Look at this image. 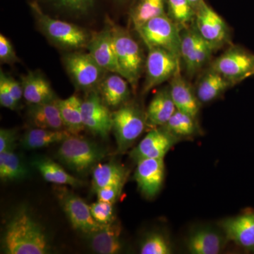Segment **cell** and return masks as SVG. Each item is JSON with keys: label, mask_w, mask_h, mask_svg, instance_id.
Instances as JSON below:
<instances>
[{"label": "cell", "mask_w": 254, "mask_h": 254, "mask_svg": "<svg viewBox=\"0 0 254 254\" xmlns=\"http://www.w3.org/2000/svg\"><path fill=\"white\" fill-rule=\"evenodd\" d=\"M61 195L62 205L75 230L88 235L106 226L93 218L90 205L79 196L69 191L63 192Z\"/></svg>", "instance_id": "9a60e30c"}, {"label": "cell", "mask_w": 254, "mask_h": 254, "mask_svg": "<svg viewBox=\"0 0 254 254\" xmlns=\"http://www.w3.org/2000/svg\"><path fill=\"white\" fill-rule=\"evenodd\" d=\"M125 184H115L105 187L96 192L98 200L108 202V203L115 204V202L118 200L119 197L121 195L122 191Z\"/></svg>", "instance_id": "74e56055"}, {"label": "cell", "mask_w": 254, "mask_h": 254, "mask_svg": "<svg viewBox=\"0 0 254 254\" xmlns=\"http://www.w3.org/2000/svg\"><path fill=\"white\" fill-rule=\"evenodd\" d=\"M113 203L98 200L90 205L93 218L100 225H108L115 222Z\"/></svg>", "instance_id": "e575fe53"}, {"label": "cell", "mask_w": 254, "mask_h": 254, "mask_svg": "<svg viewBox=\"0 0 254 254\" xmlns=\"http://www.w3.org/2000/svg\"><path fill=\"white\" fill-rule=\"evenodd\" d=\"M18 138V131L15 128L0 129V153L14 150Z\"/></svg>", "instance_id": "f35d334b"}, {"label": "cell", "mask_w": 254, "mask_h": 254, "mask_svg": "<svg viewBox=\"0 0 254 254\" xmlns=\"http://www.w3.org/2000/svg\"><path fill=\"white\" fill-rule=\"evenodd\" d=\"M81 113L85 128L103 139L108 138L113 130L112 112L97 90L88 92L82 101Z\"/></svg>", "instance_id": "7c38bea8"}, {"label": "cell", "mask_w": 254, "mask_h": 254, "mask_svg": "<svg viewBox=\"0 0 254 254\" xmlns=\"http://www.w3.org/2000/svg\"><path fill=\"white\" fill-rule=\"evenodd\" d=\"M113 131L119 153H125L147 127L145 113L138 105L127 103L112 112Z\"/></svg>", "instance_id": "5b68a950"}, {"label": "cell", "mask_w": 254, "mask_h": 254, "mask_svg": "<svg viewBox=\"0 0 254 254\" xmlns=\"http://www.w3.org/2000/svg\"><path fill=\"white\" fill-rule=\"evenodd\" d=\"M189 1L191 4V6H193L195 11L205 3V0H189Z\"/></svg>", "instance_id": "b9f144b4"}, {"label": "cell", "mask_w": 254, "mask_h": 254, "mask_svg": "<svg viewBox=\"0 0 254 254\" xmlns=\"http://www.w3.org/2000/svg\"><path fill=\"white\" fill-rule=\"evenodd\" d=\"M227 239L224 232L208 227H201L190 232L187 247L192 254H218L225 247Z\"/></svg>", "instance_id": "ac0fdd59"}, {"label": "cell", "mask_w": 254, "mask_h": 254, "mask_svg": "<svg viewBox=\"0 0 254 254\" xmlns=\"http://www.w3.org/2000/svg\"><path fill=\"white\" fill-rule=\"evenodd\" d=\"M31 165L39 172L46 181L50 183L73 187H79L83 185L81 180L68 174L61 165L49 158L35 157L31 160Z\"/></svg>", "instance_id": "484cf974"}, {"label": "cell", "mask_w": 254, "mask_h": 254, "mask_svg": "<svg viewBox=\"0 0 254 254\" xmlns=\"http://www.w3.org/2000/svg\"><path fill=\"white\" fill-rule=\"evenodd\" d=\"M120 74L126 78L136 91L138 81L144 68V55L138 42L127 30L117 26L110 20Z\"/></svg>", "instance_id": "277c9868"}, {"label": "cell", "mask_w": 254, "mask_h": 254, "mask_svg": "<svg viewBox=\"0 0 254 254\" xmlns=\"http://www.w3.org/2000/svg\"><path fill=\"white\" fill-rule=\"evenodd\" d=\"M168 15L180 28L190 26L195 19V11L189 0H166Z\"/></svg>", "instance_id": "d6a6232c"}, {"label": "cell", "mask_w": 254, "mask_h": 254, "mask_svg": "<svg viewBox=\"0 0 254 254\" xmlns=\"http://www.w3.org/2000/svg\"><path fill=\"white\" fill-rule=\"evenodd\" d=\"M118 1H120V2H125V1H127V0H118Z\"/></svg>", "instance_id": "7bdbcfd3"}, {"label": "cell", "mask_w": 254, "mask_h": 254, "mask_svg": "<svg viewBox=\"0 0 254 254\" xmlns=\"http://www.w3.org/2000/svg\"><path fill=\"white\" fill-rule=\"evenodd\" d=\"M180 35V60L187 74L192 77L210 61L214 50L200 36L193 23L181 28Z\"/></svg>", "instance_id": "ba28073f"}, {"label": "cell", "mask_w": 254, "mask_h": 254, "mask_svg": "<svg viewBox=\"0 0 254 254\" xmlns=\"http://www.w3.org/2000/svg\"><path fill=\"white\" fill-rule=\"evenodd\" d=\"M176 110L170 88H162L153 97L145 112L147 127L153 128L164 126Z\"/></svg>", "instance_id": "7402d4cb"}, {"label": "cell", "mask_w": 254, "mask_h": 254, "mask_svg": "<svg viewBox=\"0 0 254 254\" xmlns=\"http://www.w3.org/2000/svg\"><path fill=\"white\" fill-rule=\"evenodd\" d=\"M28 118L31 125L36 128L66 130L57 100L41 104L30 105Z\"/></svg>", "instance_id": "cb8c5ba5"}, {"label": "cell", "mask_w": 254, "mask_h": 254, "mask_svg": "<svg viewBox=\"0 0 254 254\" xmlns=\"http://www.w3.org/2000/svg\"><path fill=\"white\" fill-rule=\"evenodd\" d=\"M127 174V169L116 162L98 163L93 170L92 190L96 193L105 187L125 184Z\"/></svg>", "instance_id": "83f0119b"}, {"label": "cell", "mask_w": 254, "mask_h": 254, "mask_svg": "<svg viewBox=\"0 0 254 254\" xmlns=\"http://www.w3.org/2000/svg\"><path fill=\"white\" fill-rule=\"evenodd\" d=\"M136 31L147 48H163L180 60L181 28L168 14L152 18Z\"/></svg>", "instance_id": "8992f818"}, {"label": "cell", "mask_w": 254, "mask_h": 254, "mask_svg": "<svg viewBox=\"0 0 254 254\" xmlns=\"http://www.w3.org/2000/svg\"><path fill=\"white\" fill-rule=\"evenodd\" d=\"M120 236V228L113 222L98 231L88 234V240L95 253L115 254L120 253L124 248Z\"/></svg>", "instance_id": "d4e9b609"}, {"label": "cell", "mask_w": 254, "mask_h": 254, "mask_svg": "<svg viewBox=\"0 0 254 254\" xmlns=\"http://www.w3.org/2000/svg\"><path fill=\"white\" fill-rule=\"evenodd\" d=\"M23 98L29 105L41 104L58 99L48 79L39 71L21 76Z\"/></svg>", "instance_id": "44dd1931"}, {"label": "cell", "mask_w": 254, "mask_h": 254, "mask_svg": "<svg viewBox=\"0 0 254 254\" xmlns=\"http://www.w3.org/2000/svg\"><path fill=\"white\" fill-rule=\"evenodd\" d=\"M109 73L103 77L96 90L108 108H120L130 99L129 83L119 73Z\"/></svg>", "instance_id": "d6986e66"}, {"label": "cell", "mask_w": 254, "mask_h": 254, "mask_svg": "<svg viewBox=\"0 0 254 254\" xmlns=\"http://www.w3.org/2000/svg\"><path fill=\"white\" fill-rule=\"evenodd\" d=\"M0 74L2 75L4 77L5 82H6V86H7L8 89L12 95L13 98L16 101L19 103L21 100L23 98V88L21 83L16 81L12 76H9V74H6L4 71H1Z\"/></svg>", "instance_id": "60d3db41"}, {"label": "cell", "mask_w": 254, "mask_h": 254, "mask_svg": "<svg viewBox=\"0 0 254 254\" xmlns=\"http://www.w3.org/2000/svg\"><path fill=\"white\" fill-rule=\"evenodd\" d=\"M62 118L66 129L73 135H78L85 129L82 120V100L77 95H73L66 99H57Z\"/></svg>", "instance_id": "f1b7e54d"}, {"label": "cell", "mask_w": 254, "mask_h": 254, "mask_svg": "<svg viewBox=\"0 0 254 254\" xmlns=\"http://www.w3.org/2000/svg\"><path fill=\"white\" fill-rule=\"evenodd\" d=\"M233 84L211 67L200 76L195 88L200 103H208L221 96Z\"/></svg>", "instance_id": "603a6c76"}, {"label": "cell", "mask_w": 254, "mask_h": 254, "mask_svg": "<svg viewBox=\"0 0 254 254\" xmlns=\"http://www.w3.org/2000/svg\"><path fill=\"white\" fill-rule=\"evenodd\" d=\"M57 156L71 171L84 175L107 156V150L95 142L71 135L60 143Z\"/></svg>", "instance_id": "7a4b0ae2"}, {"label": "cell", "mask_w": 254, "mask_h": 254, "mask_svg": "<svg viewBox=\"0 0 254 254\" xmlns=\"http://www.w3.org/2000/svg\"><path fill=\"white\" fill-rule=\"evenodd\" d=\"M108 24L103 31L91 36L86 48L95 62L106 72L120 74L113 31L110 20Z\"/></svg>", "instance_id": "5bb4252c"}, {"label": "cell", "mask_w": 254, "mask_h": 254, "mask_svg": "<svg viewBox=\"0 0 254 254\" xmlns=\"http://www.w3.org/2000/svg\"><path fill=\"white\" fill-rule=\"evenodd\" d=\"M135 181L142 193L148 198L158 194L165 179L164 158L143 159L136 163Z\"/></svg>", "instance_id": "2e32d148"}, {"label": "cell", "mask_w": 254, "mask_h": 254, "mask_svg": "<svg viewBox=\"0 0 254 254\" xmlns=\"http://www.w3.org/2000/svg\"><path fill=\"white\" fill-rule=\"evenodd\" d=\"M18 103L10 93L2 75L0 74V104L7 109L16 110L18 109Z\"/></svg>", "instance_id": "ab89813d"}, {"label": "cell", "mask_w": 254, "mask_h": 254, "mask_svg": "<svg viewBox=\"0 0 254 254\" xmlns=\"http://www.w3.org/2000/svg\"><path fill=\"white\" fill-rule=\"evenodd\" d=\"M180 139L163 126L155 127L130 151V158L136 163L143 159L164 158Z\"/></svg>", "instance_id": "4fadbf2b"}, {"label": "cell", "mask_w": 254, "mask_h": 254, "mask_svg": "<svg viewBox=\"0 0 254 254\" xmlns=\"http://www.w3.org/2000/svg\"><path fill=\"white\" fill-rule=\"evenodd\" d=\"M0 61L8 64H13L20 61L11 41L2 34L0 35Z\"/></svg>", "instance_id": "8d00e7d4"}, {"label": "cell", "mask_w": 254, "mask_h": 254, "mask_svg": "<svg viewBox=\"0 0 254 254\" xmlns=\"http://www.w3.org/2000/svg\"><path fill=\"white\" fill-rule=\"evenodd\" d=\"M170 80L169 88L177 110L196 118L201 103L197 98L194 88L182 76L180 71Z\"/></svg>", "instance_id": "ffe728a7"}, {"label": "cell", "mask_w": 254, "mask_h": 254, "mask_svg": "<svg viewBox=\"0 0 254 254\" xmlns=\"http://www.w3.org/2000/svg\"><path fill=\"white\" fill-rule=\"evenodd\" d=\"M31 7L40 29L56 46L71 50L87 48L92 36L86 29L50 17L36 1L31 3Z\"/></svg>", "instance_id": "3957f363"}, {"label": "cell", "mask_w": 254, "mask_h": 254, "mask_svg": "<svg viewBox=\"0 0 254 254\" xmlns=\"http://www.w3.org/2000/svg\"><path fill=\"white\" fill-rule=\"evenodd\" d=\"M55 6L76 14H87L93 8L95 0H48Z\"/></svg>", "instance_id": "d590c367"}, {"label": "cell", "mask_w": 254, "mask_h": 254, "mask_svg": "<svg viewBox=\"0 0 254 254\" xmlns=\"http://www.w3.org/2000/svg\"><path fill=\"white\" fill-rule=\"evenodd\" d=\"M63 63L76 88L87 93L97 89L106 73L89 53H68Z\"/></svg>", "instance_id": "52a82bcc"}, {"label": "cell", "mask_w": 254, "mask_h": 254, "mask_svg": "<svg viewBox=\"0 0 254 254\" xmlns=\"http://www.w3.org/2000/svg\"><path fill=\"white\" fill-rule=\"evenodd\" d=\"M166 0H137L130 11V19L135 30L166 13Z\"/></svg>", "instance_id": "f546056e"}, {"label": "cell", "mask_w": 254, "mask_h": 254, "mask_svg": "<svg viewBox=\"0 0 254 254\" xmlns=\"http://www.w3.org/2000/svg\"><path fill=\"white\" fill-rule=\"evenodd\" d=\"M141 254H170L171 245L166 237L160 232H151L145 237L140 246Z\"/></svg>", "instance_id": "836d02e7"}, {"label": "cell", "mask_w": 254, "mask_h": 254, "mask_svg": "<svg viewBox=\"0 0 254 254\" xmlns=\"http://www.w3.org/2000/svg\"><path fill=\"white\" fill-rule=\"evenodd\" d=\"M71 135L73 134L67 130H50L35 127L23 134L21 145L26 150L40 149L54 143H62Z\"/></svg>", "instance_id": "4316f807"}, {"label": "cell", "mask_w": 254, "mask_h": 254, "mask_svg": "<svg viewBox=\"0 0 254 254\" xmlns=\"http://www.w3.org/2000/svg\"><path fill=\"white\" fill-rule=\"evenodd\" d=\"M1 248L7 254H46L51 251L44 229L26 208L16 210L6 223Z\"/></svg>", "instance_id": "6da1fadb"}, {"label": "cell", "mask_w": 254, "mask_h": 254, "mask_svg": "<svg viewBox=\"0 0 254 254\" xmlns=\"http://www.w3.org/2000/svg\"><path fill=\"white\" fill-rule=\"evenodd\" d=\"M210 67L233 86L254 75V54L240 46H232L212 62Z\"/></svg>", "instance_id": "9c48e42d"}, {"label": "cell", "mask_w": 254, "mask_h": 254, "mask_svg": "<svg viewBox=\"0 0 254 254\" xmlns=\"http://www.w3.org/2000/svg\"><path fill=\"white\" fill-rule=\"evenodd\" d=\"M219 226L227 240L254 253V212L222 220Z\"/></svg>", "instance_id": "e0dca14e"}, {"label": "cell", "mask_w": 254, "mask_h": 254, "mask_svg": "<svg viewBox=\"0 0 254 254\" xmlns=\"http://www.w3.org/2000/svg\"><path fill=\"white\" fill-rule=\"evenodd\" d=\"M28 166L14 150L0 153V178L2 181H19L27 178Z\"/></svg>", "instance_id": "4dcf8cb0"}, {"label": "cell", "mask_w": 254, "mask_h": 254, "mask_svg": "<svg viewBox=\"0 0 254 254\" xmlns=\"http://www.w3.org/2000/svg\"><path fill=\"white\" fill-rule=\"evenodd\" d=\"M145 59V79L143 84V94L164 82L171 79L180 71V59L170 52L157 48L149 47Z\"/></svg>", "instance_id": "30bf717a"}, {"label": "cell", "mask_w": 254, "mask_h": 254, "mask_svg": "<svg viewBox=\"0 0 254 254\" xmlns=\"http://www.w3.org/2000/svg\"><path fill=\"white\" fill-rule=\"evenodd\" d=\"M163 127L180 138L194 136L198 132L195 118L178 110Z\"/></svg>", "instance_id": "1f68e13d"}, {"label": "cell", "mask_w": 254, "mask_h": 254, "mask_svg": "<svg viewBox=\"0 0 254 254\" xmlns=\"http://www.w3.org/2000/svg\"><path fill=\"white\" fill-rule=\"evenodd\" d=\"M193 24L214 52L230 43V28L227 23L206 2L195 11Z\"/></svg>", "instance_id": "8fae6325"}]
</instances>
